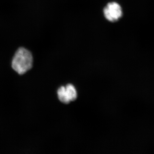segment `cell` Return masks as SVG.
Wrapping results in <instances>:
<instances>
[{
  "label": "cell",
  "instance_id": "1",
  "mask_svg": "<svg viewBox=\"0 0 154 154\" xmlns=\"http://www.w3.org/2000/svg\"><path fill=\"white\" fill-rule=\"evenodd\" d=\"M33 63V56L30 51L21 48L17 51L13 58L12 67L19 74L23 75L31 69Z\"/></svg>",
  "mask_w": 154,
  "mask_h": 154
},
{
  "label": "cell",
  "instance_id": "2",
  "mask_svg": "<svg viewBox=\"0 0 154 154\" xmlns=\"http://www.w3.org/2000/svg\"><path fill=\"white\" fill-rule=\"evenodd\" d=\"M104 15L106 19L110 22L118 21L122 16V11L121 6L118 3H109L104 9Z\"/></svg>",
  "mask_w": 154,
  "mask_h": 154
},
{
  "label": "cell",
  "instance_id": "3",
  "mask_svg": "<svg viewBox=\"0 0 154 154\" xmlns=\"http://www.w3.org/2000/svg\"><path fill=\"white\" fill-rule=\"evenodd\" d=\"M58 97L61 102L68 104L76 99L77 93L74 86L68 85L66 87H60L57 91Z\"/></svg>",
  "mask_w": 154,
  "mask_h": 154
}]
</instances>
